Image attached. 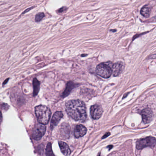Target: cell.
Returning <instances> with one entry per match:
<instances>
[{
    "mask_svg": "<svg viewBox=\"0 0 156 156\" xmlns=\"http://www.w3.org/2000/svg\"><path fill=\"white\" fill-rule=\"evenodd\" d=\"M68 114L76 121L84 122L87 118L86 108L84 102L80 100H71L65 104Z\"/></svg>",
    "mask_w": 156,
    "mask_h": 156,
    "instance_id": "1",
    "label": "cell"
},
{
    "mask_svg": "<svg viewBox=\"0 0 156 156\" xmlns=\"http://www.w3.org/2000/svg\"><path fill=\"white\" fill-rule=\"evenodd\" d=\"M35 112L38 122L42 124H47L51 117L50 109L43 105L37 106L35 108Z\"/></svg>",
    "mask_w": 156,
    "mask_h": 156,
    "instance_id": "2",
    "label": "cell"
},
{
    "mask_svg": "<svg viewBox=\"0 0 156 156\" xmlns=\"http://www.w3.org/2000/svg\"><path fill=\"white\" fill-rule=\"evenodd\" d=\"M113 63L111 62L103 63L98 65L96 69L97 73L101 77L108 78L112 74Z\"/></svg>",
    "mask_w": 156,
    "mask_h": 156,
    "instance_id": "3",
    "label": "cell"
},
{
    "mask_svg": "<svg viewBox=\"0 0 156 156\" xmlns=\"http://www.w3.org/2000/svg\"><path fill=\"white\" fill-rule=\"evenodd\" d=\"M156 146V139L152 137H148L144 138L139 139L137 141L136 148L137 149H142L147 147L153 148Z\"/></svg>",
    "mask_w": 156,
    "mask_h": 156,
    "instance_id": "4",
    "label": "cell"
},
{
    "mask_svg": "<svg viewBox=\"0 0 156 156\" xmlns=\"http://www.w3.org/2000/svg\"><path fill=\"white\" fill-rule=\"evenodd\" d=\"M46 130V127L44 125L39 124L37 125L33 130L32 137L35 140H40L44 135Z\"/></svg>",
    "mask_w": 156,
    "mask_h": 156,
    "instance_id": "5",
    "label": "cell"
},
{
    "mask_svg": "<svg viewBox=\"0 0 156 156\" xmlns=\"http://www.w3.org/2000/svg\"><path fill=\"white\" fill-rule=\"evenodd\" d=\"M103 112L102 107L98 105H95L90 107V115L92 118L95 120L99 119L102 115Z\"/></svg>",
    "mask_w": 156,
    "mask_h": 156,
    "instance_id": "6",
    "label": "cell"
},
{
    "mask_svg": "<svg viewBox=\"0 0 156 156\" xmlns=\"http://www.w3.org/2000/svg\"><path fill=\"white\" fill-rule=\"evenodd\" d=\"M141 115L142 116V122L145 124L150 122L153 118L152 111L149 108H146L141 111Z\"/></svg>",
    "mask_w": 156,
    "mask_h": 156,
    "instance_id": "7",
    "label": "cell"
},
{
    "mask_svg": "<svg viewBox=\"0 0 156 156\" xmlns=\"http://www.w3.org/2000/svg\"><path fill=\"white\" fill-rule=\"evenodd\" d=\"M87 128L84 125H76L74 129V135L75 138H79L86 135L87 132Z\"/></svg>",
    "mask_w": 156,
    "mask_h": 156,
    "instance_id": "8",
    "label": "cell"
},
{
    "mask_svg": "<svg viewBox=\"0 0 156 156\" xmlns=\"http://www.w3.org/2000/svg\"><path fill=\"white\" fill-rule=\"evenodd\" d=\"M63 117V114L61 112H57L54 114L51 120V124H50V127L51 129H53L58 124Z\"/></svg>",
    "mask_w": 156,
    "mask_h": 156,
    "instance_id": "9",
    "label": "cell"
},
{
    "mask_svg": "<svg viewBox=\"0 0 156 156\" xmlns=\"http://www.w3.org/2000/svg\"><path fill=\"white\" fill-rule=\"evenodd\" d=\"M60 133L63 138H68L70 134V127L67 123H63L61 126Z\"/></svg>",
    "mask_w": 156,
    "mask_h": 156,
    "instance_id": "10",
    "label": "cell"
},
{
    "mask_svg": "<svg viewBox=\"0 0 156 156\" xmlns=\"http://www.w3.org/2000/svg\"><path fill=\"white\" fill-rule=\"evenodd\" d=\"M124 66L122 63H117L113 64L112 70V73L114 76H118L121 74L123 70Z\"/></svg>",
    "mask_w": 156,
    "mask_h": 156,
    "instance_id": "11",
    "label": "cell"
},
{
    "mask_svg": "<svg viewBox=\"0 0 156 156\" xmlns=\"http://www.w3.org/2000/svg\"><path fill=\"white\" fill-rule=\"evenodd\" d=\"M59 146L61 149V151L63 154L65 156H69L70 154L71 151L68 144L63 141H60L59 142Z\"/></svg>",
    "mask_w": 156,
    "mask_h": 156,
    "instance_id": "12",
    "label": "cell"
},
{
    "mask_svg": "<svg viewBox=\"0 0 156 156\" xmlns=\"http://www.w3.org/2000/svg\"><path fill=\"white\" fill-rule=\"evenodd\" d=\"M75 86H76V85L74 83H73L72 82H68L67 83V86H66V89L63 92L62 96L63 97H65L68 96L70 93L71 91L75 87Z\"/></svg>",
    "mask_w": 156,
    "mask_h": 156,
    "instance_id": "13",
    "label": "cell"
},
{
    "mask_svg": "<svg viewBox=\"0 0 156 156\" xmlns=\"http://www.w3.org/2000/svg\"><path fill=\"white\" fill-rule=\"evenodd\" d=\"M151 11V8L148 5L144 6L141 10V15L146 18H148Z\"/></svg>",
    "mask_w": 156,
    "mask_h": 156,
    "instance_id": "14",
    "label": "cell"
},
{
    "mask_svg": "<svg viewBox=\"0 0 156 156\" xmlns=\"http://www.w3.org/2000/svg\"><path fill=\"white\" fill-rule=\"evenodd\" d=\"M34 85V96H35L38 94L40 89V83L36 78H34L33 81Z\"/></svg>",
    "mask_w": 156,
    "mask_h": 156,
    "instance_id": "15",
    "label": "cell"
},
{
    "mask_svg": "<svg viewBox=\"0 0 156 156\" xmlns=\"http://www.w3.org/2000/svg\"><path fill=\"white\" fill-rule=\"evenodd\" d=\"M46 156H55L54 154L53 151H52V144L51 143H48L46 149Z\"/></svg>",
    "mask_w": 156,
    "mask_h": 156,
    "instance_id": "16",
    "label": "cell"
},
{
    "mask_svg": "<svg viewBox=\"0 0 156 156\" xmlns=\"http://www.w3.org/2000/svg\"><path fill=\"white\" fill-rule=\"evenodd\" d=\"M45 15L43 12H40L37 13L35 16V21L36 22H39L41 21L43 18L44 17Z\"/></svg>",
    "mask_w": 156,
    "mask_h": 156,
    "instance_id": "17",
    "label": "cell"
},
{
    "mask_svg": "<svg viewBox=\"0 0 156 156\" xmlns=\"http://www.w3.org/2000/svg\"><path fill=\"white\" fill-rule=\"evenodd\" d=\"M68 8L66 7H63V8H61L60 9L58 10L57 11V13L58 14H62V13H64V12H66V11L67 10Z\"/></svg>",
    "mask_w": 156,
    "mask_h": 156,
    "instance_id": "18",
    "label": "cell"
},
{
    "mask_svg": "<svg viewBox=\"0 0 156 156\" xmlns=\"http://www.w3.org/2000/svg\"><path fill=\"white\" fill-rule=\"evenodd\" d=\"M110 135V133L109 132H108V133H106V134H105V135H104V136L102 137V139H105L106 138H107V137L109 136Z\"/></svg>",
    "mask_w": 156,
    "mask_h": 156,
    "instance_id": "19",
    "label": "cell"
},
{
    "mask_svg": "<svg viewBox=\"0 0 156 156\" xmlns=\"http://www.w3.org/2000/svg\"><path fill=\"white\" fill-rule=\"evenodd\" d=\"M2 114L1 112L0 111V125H1V124L2 122Z\"/></svg>",
    "mask_w": 156,
    "mask_h": 156,
    "instance_id": "20",
    "label": "cell"
},
{
    "mask_svg": "<svg viewBox=\"0 0 156 156\" xmlns=\"http://www.w3.org/2000/svg\"><path fill=\"white\" fill-rule=\"evenodd\" d=\"M34 8V7H33V8H29L27 10H25V11H24V12H23V13H22V14H24V13H26V12H28V11H29L30 10L32 9H33Z\"/></svg>",
    "mask_w": 156,
    "mask_h": 156,
    "instance_id": "21",
    "label": "cell"
},
{
    "mask_svg": "<svg viewBox=\"0 0 156 156\" xmlns=\"http://www.w3.org/2000/svg\"></svg>",
    "mask_w": 156,
    "mask_h": 156,
    "instance_id": "22",
    "label": "cell"
}]
</instances>
